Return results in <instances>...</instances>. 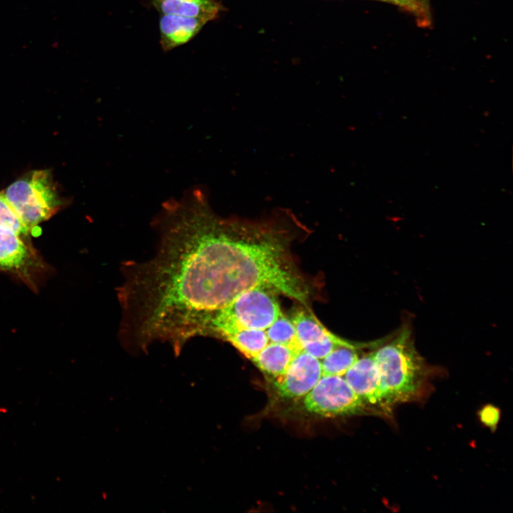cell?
Returning a JSON list of instances; mask_svg holds the SVG:
<instances>
[{
	"mask_svg": "<svg viewBox=\"0 0 513 513\" xmlns=\"http://www.w3.org/2000/svg\"><path fill=\"white\" fill-rule=\"evenodd\" d=\"M350 345L352 343L334 335L332 337L307 343L304 346L302 350L321 361L337 346Z\"/></svg>",
	"mask_w": 513,
	"mask_h": 513,
	"instance_id": "e0dca14e",
	"label": "cell"
},
{
	"mask_svg": "<svg viewBox=\"0 0 513 513\" xmlns=\"http://www.w3.org/2000/svg\"><path fill=\"white\" fill-rule=\"evenodd\" d=\"M152 6L160 14L199 18L207 21L217 18L225 9L217 0H152Z\"/></svg>",
	"mask_w": 513,
	"mask_h": 513,
	"instance_id": "9c48e42d",
	"label": "cell"
},
{
	"mask_svg": "<svg viewBox=\"0 0 513 513\" xmlns=\"http://www.w3.org/2000/svg\"><path fill=\"white\" fill-rule=\"evenodd\" d=\"M373 352L385 412L395 405L415 400L422 393L428 370L409 329L404 328Z\"/></svg>",
	"mask_w": 513,
	"mask_h": 513,
	"instance_id": "6da1fadb",
	"label": "cell"
},
{
	"mask_svg": "<svg viewBox=\"0 0 513 513\" xmlns=\"http://www.w3.org/2000/svg\"><path fill=\"white\" fill-rule=\"evenodd\" d=\"M420 1V3L423 4L424 5L428 6V1L429 0H417Z\"/></svg>",
	"mask_w": 513,
	"mask_h": 513,
	"instance_id": "d6986e66",
	"label": "cell"
},
{
	"mask_svg": "<svg viewBox=\"0 0 513 513\" xmlns=\"http://www.w3.org/2000/svg\"><path fill=\"white\" fill-rule=\"evenodd\" d=\"M304 405L307 411L324 417L353 415L365 408L343 376L339 375H322L304 396Z\"/></svg>",
	"mask_w": 513,
	"mask_h": 513,
	"instance_id": "5b68a950",
	"label": "cell"
},
{
	"mask_svg": "<svg viewBox=\"0 0 513 513\" xmlns=\"http://www.w3.org/2000/svg\"><path fill=\"white\" fill-rule=\"evenodd\" d=\"M393 4L414 16L421 26L430 24L428 6L417 0H373Z\"/></svg>",
	"mask_w": 513,
	"mask_h": 513,
	"instance_id": "2e32d148",
	"label": "cell"
},
{
	"mask_svg": "<svg viewBox=\"0 0 513 513\" xmlns=\"http://www.w3.org/2000/svg\"><path fill=\"white\" fill-rule=\"evenodd\" d=\"M0 227L10 229L25 236L31 234L29 229L5 197L3 192H0Z\"/></svg>",
	"mask_w": 513,
	"mask_h": 513,
	"instance_id": "9a60e30c",
	"label": "cell"
},
{
	"mask_svg": "<svg viewBox=\"0 0 513 513\" xmlns=\"http://www.w3.org/2000/svg\"><path fill=\"white\" fill-rule=\"evenodd\" d=\"M265 331L269 343L287 345L302 350L292 321L282 314Z\"/></svg>",
	"mask_w": 513,
	"mask_h": 513,
	"instance_id": "5bb4252c",
	"label": "cell"
},
{
	"mask_svg": "<svg viewBox=\"0 0 513 513\" xmlns=\"http://www.w3.org/2000/svg\"><path fill=\"white\" fill-rule=\"evenodd\" d=\"M271 290H248L228 304L209 312L195 328L193 338L210 336L226 340L247 328L266 330L281 314Z\"/></svg>",
	"mask_w": 513,
	"mask_h": 513,
	"instance_id": "7a4b0ae2",
	"label": "cell"
},
{
	"mask_svg": "<svg viewBox=\"0 0 513 513\" xmlns=\"http://www.w3.org/2000/svg\"><path fill=\"white\" fill-rule=\"evenodd\" d=\"M322 376L321 361L304 351L299 352L286 371L275 378L279 394L286 398L305 396Z\"/></svg>",
	"mask_w": 513,
	"mask_h": 513,
	"instance_id": "8992f818",
	"label": "cell"
},
{
	"mask_svg": "<svg viewBox=\"0 0 513 513\" xmlns=\"http://www.w3.org/2000/svg\"><path fill=\"white\" fill-rule=\"evenodd\" d=\"M225 341L242 353L253 359L269 343L265 330L247 328L229 336Z\"/></svg>",
	"mask_w": 513,
	"mask_h": 513,
	"instance_id": "4fadbf2b",
	"label": "cell"
},
{
	"mask_svg": "<svg viewBox=\"0 0 513 513\" xmlns=\"http://www.w3.org/2000/svg\"><path fill=\"white\" fill-rule=\"evenodd\" d=\"M358 358L353 344L338 346L321 360L322 375L343 376Z\"/></svg>",
	"mask_w": 513,
	"mask_h": 513,
	"instance_id": "7c38bea8",
	"label": "cell"
},
{
	"mask_svg": "<svg viewBox=\"0 0 513 513\" xmlns=\"http://www.w3.org/2000/svg\"><path fill=\"white\" fill-rule=\"evenodd\" d=\"M205 19L175 14H160V43L165 52L192 40L208 23Z\"/></svg>",
	"mask_w": 513,
	"mask_h": 513,
	"instance_id": "ba28073f",
	"label": "cell"
},
{
	"mask_svg": "<svg viewBox=\"0 0 513 513\" xmlns=\"http://www.w3.org/2000/svg\"><path fill=\"white\" fill-rule=\"evenodd\" d=\"M480 417L487 425L494 428L499 419V412L494 407L489 405L482 410Z\"/></svg>",
	"mask_w": 513,
	"mask_h": 513,
	"instance_id": "ac0fdd59",
	"label": "cell"
},
{
	"mask_svg": "<svg viewBox=\"0 0 513 513\" xmlns=\"http://www.w3.org/2000/svg\"><path fill=\"white\" fill-rule=\"evenodd\" d=\"M291 321L294 326L297 339L302 349L307 343L334 336L313 314L306 310L296 311Z\"/></svg>",
	"mask_w": 513,
	"mask_h": 513,
	"instance_id": "8fae6325",
	"label": "cell"
},
{
	"mask_svg": "<svg viewBox=\"0 0 513 513\" xmlns=\"http://www.w3.org/2000/svg\"><path fill=\"white\" fill-rule=\"evenodd\" d=\"M343 378L364 407L370 406L382 413L385 412L381 401L379 373L374 352L358 358Z\"/></svg>",
	"mask_w": 513,
	"mask_h": 513,
	"instance_id": "52a82bcc",
	"label": "cell"
},
{
	"mask_svg": "<svg viewBox=\"0 0 513 513\" xmlns=\"http://www.w3.org/2000/svg\"><path fill=\"white\" fill-rule=\"evenodd\" d=\"M301 351L287 345L269 343L252 360L264 373L277 378L286 371L294 358Z\"/></svg>",
	"mask_w": 513,
	"mask_h": 513,
	"instance_id": "30bf717a",
	"label": "cell"
},
{
	"mask_svg": "<svg viewBox=\"0 0 513 513\" xmlns=\"http://www.w3.org/2000/svg\"><path fill=\"white\" fill-rule=\"evenodd\" d=\"M25 237L28 236L0 227V271L14 275L37 291V282L46 273V264Z\"/></svg>",
	"mask_w": 513,
	"mask_h": 513,
	"instance_id": "277c9868",
	"label": "cell"
},
{
	"mask_svg": "<svg viewBox=\"0 0 513 513\" xmlns=\"http://www.w3.org/2000/svg\"><path fill=\"white\" fill-rule=\"evenodd\" d=\"M3 192L31 234L63 205L49 170L28 172Z\"/></svg>",
	"mask_w": 513,
	"mask_h": 513,
	"instance_id": "3957f363",
	"label": "cell"
}]
</instances>
